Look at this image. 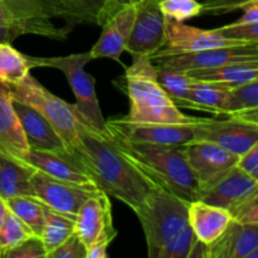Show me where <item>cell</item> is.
Returning <instances> with one entry per match:
<instances>
[{"label":"cell","instance_id":"bcb514c9","mask_svg":"<svg viewBox=\"0 0 258 258\" xmlns=\"http://www.w3.org/2000/svg\"><path fill=\"white\" fill-rule=\"evenodd\" d=\"M252 176H253V178L254 179H256V180H258V166H257V168L256 169H254V170L253 171H252Z\"/></svg>","mask_w":258,"mask_h":258},{"label":"cell","instance_id":"74e56055","mask_svg":"<svg viewBox=\"0 0 258 258\" xmlns=\"http://www.w3.org/2000/svg\"><path fill=\"white\" fill-rule=\"evenodd\" d=\"M252 0H206L203 4L202 14L207 15H223L227 13L241 10L243 5Z\"/></svg>","mask_w":258,"mask_h":258},{"label":"cell","instance_id":"603a6c76","mask_svg":"<svg viewBox=\"0 0 258 258\" xmlns=\"http://www.w3.org/2000/svg\"><path fill=\"white\" fill-rule=\"evenodd\" d=\"M27 164L35 171L45 174L50 178L67 183L80 184V185H95L90 176L85 173L80 164L72 155H58L52 153L29 150L27 156Z\"/></svg>","mask_w":258,"mask_h":258},{"label":"cell","instance_id":"836d02e7","mask_svg":"<svg viewBox=\"0 0 258 258\" xmlns=\"http://www.w3.org/2000/svg\"><path fill=\"white\" fill-rule=\"evenodd\" d=\"M3 258H47V251L42 238L39 236H32L17 247L5 252Z\"/></svg>","mask_w":258,"mask_h":258},{"label":"cell","instance_id":"7dc6e473","mask_svg":"<svg viewBox=\"0 0 258 258\" xmlns=\"http://www.w3.org/2000/svg\"><path fill=\"white\" fill-rule=\"evenodd\" d=\"M117 2H120V3H136L138 0H117Z\"/></svg>","mask_w":258,"mask_h":258},{"label":"cell","instance_id":"1f68e13d","mask_svg":"<svg viewBox=\"0 0 258 258\" xmlns=\"http://www.w3.org/2000/svg\"><path fill=\"white\" fill-rule=\"evenodd\" d=\"M160 9L166 19L184 23L202 15L203 4L198 0H160Z\"/></svg>","mask_w":258,"mask_h":258},{"label":"cell","instance_id":"7402d4cb","mask_svg":"<svg viewBox=\"0 0 258 258\" xmlns=\"http://www.w3.org/2000/svg\"><path fill=\"white\" fill-rule=\"evenodd\" d=\"M188 218L196 238L204 244L216 242L233 219L227 209L202 201L189 202Z\"/></svg>","mask_w":258,"mask_h":258},{"label":"cell","instance_id":"3957f363","mask_svg":"<svg viewBox=\"0 0 258 258\" xmlns=\"http://www.w3.org/2000/svg\"><path fill=\"white\" fill-rule=\"evenodd\" d=\"M110 135L125 158L158 188L186 202L197 201L199 183L189 168L181 146L139 144Z\"/></svg>","mask_w":258,"mask_h":258},{"label":"cell","instance_id":"8992f818","mask_svg":"<svg viewBox=\"0 0 258 258\" xmlns=\"http://www.w3.org/2000/svg\"><path fill=\"white\" fill-rule=\"evenodd\" d=\"M13 100L37 110L62 138L70 154L78 141V112L75 103L53 95L32 75L15 86H8Z\"/></svg>","mask_w":258,"mask_h":258},{"label":"cell","instance_id":"7a4b0ae2","mask_svg":"<svg viewBox=\"0 0 258 258\" xmlns=\"http://www.w3.org/2000/svg\"><path fill=\"white\" fill-rule=\"evenodd\" d=\"M188 203L155 188L136 209L149 258H189L197 238L189 224Z\"/></svg>","mask_w":258,"mask_h":258},{"label":"cell","instance_id":"5b68a950","mask_svg":"<svg viewBox=\"0 0 258 258\" xmlns=\"http://www.w3.org/2000/svg\"><path fill=\"white\" fill-rule=\"evenodd\" d=\"M32 68L45 67L60 71L67 78L76 97V108L83 121L100 131H106V120L101 111L95 88V78L85 71V66L92 59L90 52L76 53L64 57H30Z\"/></svg>","mask_w":258,"mask_h":258},{"label":"cell","instance_id":"d4e9b609","mask_svg":"<svg viewBox=\"0 0 258 258\" xmlns=\"http://www.w3.org/2000/svg\"><path fill=\"white\" fill-rule=\"evenodd\" d=\"M188 72L194 80L218 83L227 88H234L258 81V60L239 63V64L222 68L193 70L188 71Z\"/></svg>","mask_w":258,"mask_h":258},{"label":"cell","instance_id":"4316f807","mask_svg":"<svg viewBox=\"0 0 258 258\" xmlns=\"http://www.w3.org/2000/svg\"><path fill=\"white\" fill-rule=\"evenodd\" d=\"M158 68V81L169 97L179 108L194 110L193 103L189 101V91L196 80L189 75L188 71L178 70L173 67Z\"/></svg>","mask_w":258,"mask_h":258},{"label":"cell","instance_id":"6da1fadb","mask_svg":"<svg viewBox=\"0 0 258 258\" xmlns=\"http://www.w3.org/2000/svg\"><path fill=\"white\" fill-rule=\"evenodd\" d=\"M71 155L100 190L125 203L134 212L158 188L125 158L107 130L100 131L88 125L80 113L78 141Z\"/></svg>","mask_w":258,"mask_h":258},{"label":"cell","instance_id":"ba28073f","mask_svg":"<svg viewBox=\"0 0 258 258\" xmlns=\"http://www.w3.org/2000/svg\"><path fill=\"white\" fill-rule=\"evenodd\" d=\"M241 40L227 38L216 29H201L193 25L184 24L181 22L166 19L165 37L163 45L156 53L151 55V59L170 55L188 54V53L202 52L219 47L242 44Z\"/></svg>","mask_w":258,"mask_h":258},{"label":"cell","instance_id":"cb8c5ba5","mask_svg":"<svg viewBox=\"0 0 258 258\" xmlns=\"http://www.w3.org/2000/svg\"><path fill=\"white\" fill-rule=\"evenodd\" d=\"M34 169L13 156L0 151V196L4 199L13 197H34L30 178Z\"/></svg>","mask_w":258,"mask_h":258},{"label":"cell","instance_id":"9a60e30c","mask_svg":"<svg viewBox=\"0 0 258 258\" xmlns=\"http://www.w3.org/2000/svg\"><path fill=\"white\" fill-rule=\"evenodd\" d=\"M75 232L86 248L97 239H115L117 231L113 227L110 198L105 191L100 190L82 204L76 216Z\"/></svg>","mask_w":258,"mask_h":258},{"label":"cell","instance_id":"484cf974","mask_svg":"<svg viewBox=\"0 0 258 258\" xmlns=\"http://www.w3.org/2000/svg\"><path fill=\"white\" fill-rule=\"evenodd\" d=\"M189 101L197 111L214 115H229L231 90L218 83L196 80L189 91Z\"/></svg>","mask_w":258,"mask_h":258},{"label":"cell","instance_id":"44dd1931","mask_svg":"<svg viewBox=\"0 0 258 258\" xmlns=\"http://www.w3.org/2000/svg\"><path fill=\"white\" fill-rule=\"evenodd\" d=\"M29 145L7 85L0 83V151L27 164ZM28 165V164H27Z\"/></svg>","mask_w":258,"mask_h":258},{"label":"cell","instance_id":"f546056e","mask_svg":"<svg viewBox=\"0 0 258 258\" xmlns=\"http://www.w3.org/2000/svg\"><path fill=\"white\" fill-rule=\"evenodd\" d=\"M75 221L76 219L70 218L64 214L58 213L49 208L47 209L44 226L40 233L47 256L75 233Z\"/></svg>","mask_w":258,"mask_h":258},{"label":"cell","instance_id":"5bb4252c","mask_svg":"<svg viewBox=\"0 0 258 258\" xmlns=\"http://www.w3.org/2000/svg\"><path fill=\"white\" fill-rule=\"evenodd\" d=\"M181 150L199 188L213 183L239 161V156L212 143H190L181 146Z\"/></svg>","mask_w":258,"mask_h":258},{"label":"cell","instance_id":"30bf717a","mask_svg":"<svg viewBox=\"0 0 258 258\" xmlns=\"http://www.w3.org/2000/svg\"><path fill=\"white\" fill-rule=\"evenodd\" d=\"M258 60V43H242L213 48L188 54L170 55L153 59L156 67H173L183 71L211 70Z\"/></svg>","mask_w":258,"mask_h":258},{"label":"cell","instance_id":"b9f144b4","mask_svg":"<svg viewBox=\"0 0 258 258\" xmlns=\"http://www.w3.org/2000/svg\"><path fill=\"white\" fill-rule=\"evenodd\" d=\"M111 242L112 241L107 238H101L93 242L86 248V258H106L108 256L107 248Z\"/></svg>","mask_w":258,"mask_h":258},{"label":"cell","instance_id":"4fadbf2b","mask_svg":"<svg viewBox=\"0 0 258 258\" xmlns=\"http://www.w3.org/2000/svg\"><path fill=\"white\" fill-rule=\"evenodd\" d=\"M257 188L258 180L252 176L251 173L237 165L229 169L213 183L201 186L197 201L221 207L231 213Z\"/></svg>","mask_w":258,"mask_h":258},{"label":"cell","instance_id":"8fae6325","mask_svg":"<svg viewBox=\"0 0 258 258\" xmlns=\"http://www.w3.org/2000/svg\"><path fill=\"white\" fill-rule=\"evenodd\" d=\"M34 197L52 211L76 219L82 204L100 191L96 185H80L34 171L30 178Z\"/></svg>","mask_w":258,"mask_h":258},{"label":"cell","instance_id":"60d3db41","mask_svg":"<svg viewBox=\"0 0 258 258\" xmlns=\"http://www.w3.org/2000/svg\"><path fill=\"white\" fill-rule=\"evenodd\" d=\"M241 10H243V15L229 25H244L258 22V0H252V2L247 3L246 5L242 7Z\"/></svg>","mask_w":258,"mask_h":258},{"label":"cell","instance_id":"ffe728a7","mask_svg":"<svg viewBox=\"0 0 258 258\" xmlns=\"http://www.w3.org/2000/svg\"><path fill=\"white\" fill-rule=\"evenodd\" d=\"M258 248V223L232 219L224 233L211 244H204V258H248Z\"/></svg>","mask_w":258,"mask_h":258},{"label":"cell","instance_id":"d6a6232c","mask_svg":"<svg viewBox=\"0 0 258 258\" xmlns=\"http://www.w3.org/2000/svg\"><path fill=\"white\" fill-rule=\"evenodd\" d=\"M231 90V108L229 115L247 108L258 107V81L229 88Z\"/></svg>","mask_w":258,"mask_h":258},{"label":"cell","instance_id":"7c38bea8","mask_svg":"<svg viewBox=\"0 0 258 258\" xmlns=\"http://www.w3.org/2000/svg\"><path fill=\"white\" fill-rule=\"evenodd\" d=\"M165 23L160 0H138L133 30L126 44L131 55H153L161 48L165 37Z\"/></svg>","mask_w":258,"mask_h":258},{"label":"cell","instance_id":"7bdbcfd3","mask_svg":"<svg viewBox=\"0 0 258 258\" xmlns=\"http://www.w3.org/2000/svg\"><path fill=\"white\" fill-rule=\"evenodd\" d=\"M231 116L238 117V118H241V120L248 121V122H252V123H254V125L258 126V107L247 108V110L238 111V112L232 113Z\"/></svg>","mask_w":258,"mask_h":258},{"label":"cell","instance_id":"f1b7e54d","mask_svg":"<svg viewBox=\"0 0 258 258\" xmlns=\"http://www.w3.org/2000/svg\"><path fill=\"white\" fill-rule=\"evenodd\" d=\"M10 211L24 222L35 236H39L43 231L48 207L44 206L35 197L20 196L7 199Z\"/></svg>","mask_w":258,"mask_h":258},{"label":"cell","instance_id":"2e32d148","mask_svg":"<svg viewBox=\"0 0 258 258\" xmlns=\"http://www.w3.org/2000/svg\"><path fill=\"white\" fill-rule=\"evenodd\" d=\"M135 17L136 3H122L102 24V33L90 50L92 59L120 60L121 54L126 52Z\"/></svg>","mask_w":258,"mask_h":258},{"label":"cell","instance_id":"ab89813d","mask_svg":"<svg viewBox=\"0 0 258 258\" xmlns=\"http://www.w3.org/2000/svg\"><path fill=\"white\" fill-rule=\"evenodd\" d=\"M238 166L243 170L252 173L258 166V139L243 156L239 158Z\"/></svg>","mask_w":258,"mask_h":258},{"label":"cell","instance_id":"e575fe53","mask_svg":"<svg viewBox=\"0 0 258 258\" xmlns=\"http://www.w3.org/2000/svg\"><path fill=\"white\" fill-rule=\"evenodd\" d=\"M232 218L241 223H258V188L231 212Z\"/></svg>","mask_w":258,"mask_h":258},{"label":"cell","instance_id":"4dcf8cb0","mask_svg":"<svg viewBox=\"0 0 258 258\" xmlns=\"http://www.w3.org/2000/svg\"><path fill=\"white\" fill-rule=\"evenodd\" d=\"M32 236H35L32 229L9 209L0 229V258H3L5 252L17 247Z\"/></svg>","mask_w":258,"mask_h":258},{"label":"cell","instance_id":"d590c367","mask_svg":"<svg viewBox=\"0 0 258 258\" xmlns=\"http://www.w3.org/2000/svg\"><path fill=\"white\" fill-rule=\"evenodd\" d=\"M219 32L227 38L246 43H258V22L244 25H224L218 28Z\"/></svg>","mask_w":258,"mask_h":258},{"label":"cell","instance_id":"e0dca14e","mask_svg":"<svg viewBox=\"0 0 258 258\" xmlns=\"http://www.w3.org/2000/svg\"><path fill=\"white\" fill-rule=\"evenodd\" d=\"M3 7L17 25L20 35L35 34L52 39L67 38L68 28H57L40 0H0Z\"/></svg>","mask_w":258,"mask_h":258},{"label":"cell","instance_id":"8d00e7d4","mask_svg":"<svg viewBox=\"0 0 258 258\" xmlns=\"http://www.w3.org/2000/svg\"><path fill=\"white\" fill-rule=\"evenodd\" d=\"M47 258H86V246L75 232L59 247L48 253Z\"/></svg>","mask_w":258,"mask_h":258},{"label":"cell","instance_id":"9c48e42d","mask_svg":"<svg viewBox=\"0 0 258 258\" xmlns=\"http://www.w3.org/2000/svg\"><path fill=\"white\" fill-rule=\"evenodd\" d=\"M106 130L128 141L151 145L183 146L193 141V125L134 122L127 117L106 121Z\"/></svg>","mask_w":258,"mask_h":258},{"label":"cell","instance_id":"83f0119b","mask_svg":"<svg viewBox=\"0 0 258 258\" xmlns=\"http://www.w3.org/2000/svg\"><path fill=\"white\" fill-rule=\"evenodd\" d=\"M28 55L15 49L12 43H0V83L15 86L30 75Z\"/></svg>","mask_w":258,"mask_h":258},{"label":"cell","instance_id":"d6986e66","mask_svg":"<svg viewBox=\"0 0 258 258\" xmlns=\"http://www.w3.org/2000/svg\"><path fill=\"white\" fill-rule=\"evenodd\" d=\"M14 108L22 123L30 150L64 156L71 155L62 138L37 110L17 101H14Z\"/></svg>","mask_w":258,"mask_h":258},{"label":"cell","instance_id":"52a82bcc","mask_svg":"<svg viewBox=\"0 0 258 258\" xmlns=\"http://www.w3.org/2000/svg\"><path fill=\"white\" fill-rule=\"evenodd\" d=\"M191 143H212L237 156H243L258 139V126L228 115L226 120L201 118L193 125Z\"/></svg>","mask_w":258,"mask_h":258},{"label":"cell","instance_id":"ee69618b","mask_svg":"<svg viewBox=\"0 0 258 258\" xmlns=\"http://www.w3.org/2000/svg\"><path fill=\"white\" fill-rule=\"evenodd\" d=\"M8 212H9V207H8L7 199H4L2 196H0V229H2L3 223H4Z\"/></svg>","mask_w":258,"mask_h":258},{"label":"cell","instance_id":"f6af8a7d","mask_svg":"<svg viewBox=\"0 0 258 258\" xmlns=\"http://www.w3.org/2000/svg\"><path fill=\"white\" fill-rule=\"evenodd\" d=\"M248 258H258V248L254 249V251L249 254Z\"/></svg>","mask_w":258,"mask_h":258},{"label":"cell","instance_id":"f35d334b","mask_svg":"<svg viewBox=\"0 0 258 258\" xmlns=\"http://www.w3.org/2000/svg\"><path fill=\"white\" fill-rule=\"evenodd\" d=\"M20 37L17 25L0 3V43H12Z\"/></svg>","mask_w":258,"mask_h":258},{"label":"cell","instance_id":"ac0fdd59","mask_svg":"<svg viewBox=\"0 0 258 258\" xmlns=\"http://www.w3.org/2000/svg\"><path fill=\"white\" fill-rule=\"evenodd\" d=\"M50 18H62L67 27L102 25L122 3L117 0H40Z\"/></svg>","mask_w":258,"mask_h":258},{"label":"cell","instance_id":"277c9868","mask_svg":"<svg viewBox=\"0 0 258 258\" xmlns=\"http://www.w3.org/2000/svg\"><path fill=\"white\" fill-rule=\"evenodd\" d=\"M123 90L130 100L134 122L196 125L199 117L185 115L173 102L158 81V68L150 55H133L131 66L122 76Z\"/></svg>","mask_w":258,"mask_h":258}]
</instances>
